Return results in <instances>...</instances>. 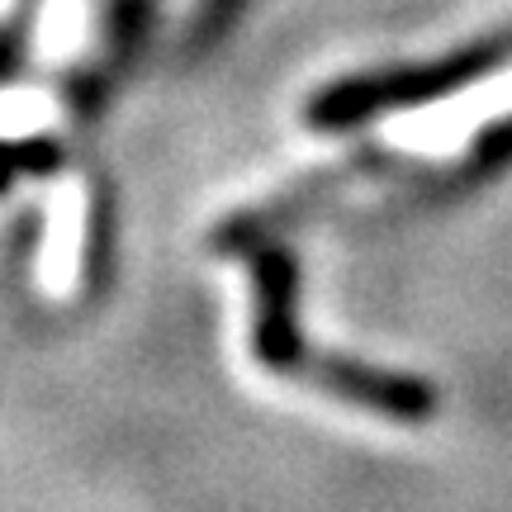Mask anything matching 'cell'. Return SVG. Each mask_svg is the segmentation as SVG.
I'll return each instance as SVG.
<instances>
[{"label": "cell", "instance_id": "obj_1", "mask_svg": "<svg viewBox=\"0 0 512 512\" xmlns=\"http://www.w3.org/2000/svg\"><path fill=\"white\" fill-rule=\"evenodd\" d=\"M247 275H252V356L261 370L280 380L323 389L351 408H370L389 422L422 427L437 418L441 389L422 375L389 366H370L356 356L304 347L299 332V256L285 242H261L247 252Z\"/></svg>", "mask_w": 512, "mask_h": 512}, {"label": "cell", "instance_id": "obj_9", "mask_svg": "<svg viewBox=\"0 0 512 512\" xmlns=\"http://www.w3.org/2000/svg\"><path fill=\"white\" fill-rule=\"evenodd\" d=\"M15 62H19V38L15 34H0V76L10 72Z\"/></svg>", "mask_w": 512, "mask_h": 512}, {"label": "cell", "instance_id": "obj_5", "mask_svg": "<svg viewBox=\"0 0 512 512\" xmlns=\"http://www.w3.org/2000/svg\"><path fill=\"white\" fill-rule=\"evenodd\" d=\"M91 228V209H86V190L81 185H62L53 195V228H48V285L53 290H67L76 280V266H81V238Z\"/></svg>", "mask_w": 512, "mask_h": 512}, {"label": "cell", "instance_id": "obj_4", "mask_svg": "<svg viewBox=\"0 0 512 512\" xmlns=\"http://www.w3.org/2000/svg\"><path fill=\"white\" fill-rule=\"evenodd\" d=\"M503 171H512V114L484 124L470 138V147L460 152L456 162L446 166H432L422 162V171L413 181L394 185L380 204L370 209H347L342 219L347 223H366V228H389V223H403V219H427V214H446L465 204L470 195H479L489 181H498Z\"/></svg>", "mask_w": 512, "mask_h": 512}, {"label": "cell", "instance_id": "obj_6", "mask_svg": "<svg viewBox=\"0 0 512 512\" xmlns=\"http://www.w3.org/2000/svg\"><path fill=\"white\" fill-rule=\"evenodd\" d=\"M62 166V147L53 138H0V190L15 176H43Z\"/></svg>", "mask_w": 512, "mask_h": 512}, {"label": "cell", "instance_id": "obj_2", "mask_svg": "<svg viewBox=\"0 0 512 512\" xmlns=\"http://www.w3.org/2000/svg\"><path fill=\"white\" fill-rule=\"evenodd\" d=\"M503 62H512V29L508 34L475 38V43L451 48V53L432 57V62H399V67H380V72L342 76V81H332V86L309 95L304 124L313 133H351V128L375 124L384 114H403L437 105V100H451V95L489 81Z\"/></svg>", "mask_w": 512, "mask_h": 512}, {"label": "cell", "instance_id": "obj_3", "mask_svg": "<svg viewBox=\"0 0 512 512\" xmlns=\"http://www.w3.org/2000/svg\"><path fill=\"white\" fill-rule=\"evenodd\" d=\"M418 171H422L418 157L394 152V147H384V143H366V147H356V152H347L342 162H328V166H318V171H309V176L290 181L285 190H275L271 200L247 204L238 214H228L209 233V247L219 256H247L261 242H275V238H285L290 228H304V223L323 219L328 209H337L356 190L403 185V181H413Z\"/></svg>", "mask_w": 512, "mask_h": 512}, {"label": "cell", "instance_id": "obj_7", "mask_svg": "<svg viewBox=\"0 0 512 512\" xmlns=\"http://www.w3.org/2000/svg\"><path fill=\"white\" fill-rule=\"evenodd\" d=\"M242 5H247V0H204V15H200V24H195V38L209 43V34H219L223 24H233V19H238Z\"/></svg>", "mask_w": 512, "mask_h": 512}, {"label": "cell", "instance_id": "obj_8", "mask_svg": "<svg viewBox=\"0 0 512 512\" xmlns=\"http://www.w3.org/2000/svg\"><path fill=\"white\" fill-rule=\"evenodd\" d=\"M76 24H81V5L76 0H57L53 5V19H48V43H67L76 34Z\"/></svg>", "mask_w": 512, "mask_h": 512}]
</instances>
